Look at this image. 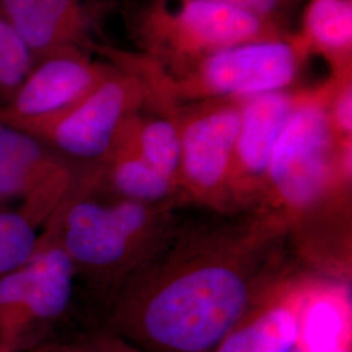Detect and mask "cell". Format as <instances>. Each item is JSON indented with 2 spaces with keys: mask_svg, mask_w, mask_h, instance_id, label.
<instances>
[{
  "mask_svg": "<svg viewBox=\"0 0 352 352\" xmlns=\"http://www.w3.org/2000/svg\"><path fill=\"white\" fill-rule=\"evenodd\" d=\"M289 226L258 208L236 221L175 232L122 283L115 321L162 352H212L277 277Z\"/></svg>",
  "mask_w": 352,
  "mask_h": 352,
  "instance_id": "6da1fadb",
  "label": "cell"
},
{
  "mask_svg": "<svg viewBox=\"0 0 352 352\" xmlns=\"http://www.w3.org/2000/svg\"><path fill=\"white\" fill-rule=\"evenodd\" d=\"M331 81L304 89L269 164L265 208L279 214L300 251L316 264L350 266L352 141L336 135L327 113Z\"/></svg>",
  "mask_w": 352,
  "mask_h": 352,
  "instance_id": "7a4b0ae2",
  "label": "cell"
},
{
  "mask_svg": "<svg viewBox=\"0 0 352 352\" xmlns=\"http://www.w3.org/2000/svg\"><path fill=\"white\" fill-rule=\"evenodd\" d=\"M97 55L119 69L141 77L151 89L145 109L219 98H250L292 88L309 59L292 33L289 38L260 41L217 51L180 74L167 75L136 51L98 42Z\"/></svg>",
  "mask_w": 352,
  "mask_h": 352,
  "instance_id": "3957f363",
  "label": "cell"
},
{
  "mask_svg": "<svg viewBox=\"0 0 352 352\" xmlns=\"http://www.w3.org/2000/svg\"><path fill=\"white\" fill-rule=\"evenodd\" d=\"M135 50L167 75L217 51L289 38L283 20L223 4L192 0H140L118 7Z\"/></svg>",
  "mask_w": 352,
  "mask_h": 352,
  "instance_id": "277c9868",
  "label": "cell"
},
{
  "mask_svg": "<svg viewBox=\"0 0 352 352\" xmlns=\"http://www.w3.org/2000/svg\"><path fill=\"white\" fill-rule=\"evenodd\" d=\"M54 236L76 272L98 282H126L160 251L174 232L170 206L120 199L110 204L84 193L64 199Z\"/></svg>",
  "mask_w": 352,
  "mask_h": 352,
  "instance_id": "5b68a950",
  "label": "cell"
},
{
  "mask_svg": "<svg viewBox=\"0 0 352 352\" xmlns=\"http://www.w3.org/2000/svg\"><path fill=\"white\" fill-rule=\"evenodd\" d=\"M148 84L115 67L87 96L59 113L12 126L45 142L71 161L97 164L128 118L146 107Z\"/></svg>",
  "mask_w": 352,
  "mask_h": 352,
  "instance_id": "8992f818",
  "label": "cell"
},
{
  "mask_svg": "<svg viewBox=\"0 0 352 352\" xmlns=\"http://www.w3.org/2000/svg\"><path fill=\"white\" fill-rule=\"evenodd\" d=\"M245 98L164 104L180 135V188L186 200L232 213L228 174ZM157 107V109H160Z\"/></svg>",
  "mask_w": 352,
  "mask_h": 352,
  "instance_id": "52a82bcc",
  "label": "cell"
},
{
  "mask_svg": "<svg viewBox=\"0 0 352 352\" xmlns=\"http://www.w3.org/2000/svg\"><path fill=\"white\" fill-rule=\"evenodd\" d=\"M76 273L68 253L47 235L25 265L0 278V347L20 351L34 327L63 315Z\"/></svg>",
  "mask_w": 352,
  "mask_h": 352,
  "instance_id": "ba28073f",
  "label": "cell"
},
{
  "mask_svg": "<svg viewBox=\"0 0 352 352\" xmlns=\"http://www.w3.org/2000/svg\"><path fill=\"white\" fill-rule=\"evenodd\" d=\"M300 90L289 88L245 98L232 151L228 193L232 213L258 209L264 201L269 164Z\"/></svg>",
  "mask_w": 352,
  "mask_h": 352,
  "instance_id": "9c48e42d",
  "label": "cell"
},
{
  "mask_svg": "<svg viewBox=\"0 0 352 352\" xmlns=\"http://www.w3.org/2000/svg\"><path fill=\"white\" fill-rule=\"evenodd\" d=\"M118 7L115 0H0V12L24 41L33 64L71 49L91 54Z\"/></svg>",
  "mask_w": 352,
  "mask_h": 352,
  "instance_id": "30bf717a",
  "label": "cell"
},
{
  "mask_svg": "<svg viewBox=\"0 0 352 352\" xmlns=\"http://www.w3.org/2000/svg\"><path fill=\"white\" fill-rule=\"evenodd\" d=\"M69 161L25 132L0 124V197L25 199L20 213L34 226L59 208L74 186Z\"/></svg>",
  "mask_w": 352,
  "mask_h": 352,
  "instance_id": "8fae6325",
  "label": "cell"
},
{
  "mask_svg": "<svg viewBox=\"0 0 352 352\" xmlns=\"http://www.w3.org/2000/svg\"><path fill=\"white\" fill-rule=\"evenodd\" d=\"M115 65L94 59L80 49L60 51L37 63L16 90L0 106V124L14 126L46 118L69 107L109 77Z\"/></svg>",
  "mask_w": 352,
  "mask_h": 352,
  "instance_id": "7c38bea8",
  "label": "cell"
},
{
  "mask_svg": "<svg viewBox=\"0 0 352 352\" xmlns=\"http://www.w3.org/2000/svg\"><path fill=\"white\" fill-rule=\"evenodd\" d=\"M308 276L278 274L212 352H294Z\"/></svg>",
  "mask_w": 352,
  "mask_h": 352,
  "instance_id": "4fadbf2b",
  "label": "cell"
},
{
  "mask_svg": "<svg viewBox=\"0 0 352 352\" xmlns=\"http://www.w3.org/2000/svg\"><path fill=\"white\" fill-rule=\"evenodd\" d=\"M347 283L308 276L299 309V352H351Z\"/></svg>",
  "mask_w": 352,
  "mask_h": 352,
  "instance_id": "5bb4252c",
  "label": "cell"
},
{
  "mask_svg": "<svg viewBox=\"0 0 352 352\" xmlns=\"http://www.w3.org/2000/svg\"><path fill=\"white\" fill-rule=\"evenodd\" d=\"M308 56H320L329 76L352 74V0H308L295 33Z\"/></svg>",
  "mask_w": 352,
  "mask_h": 352,
  "instance_id": "9a60e30c",
  "label": "cell"
},
{
  "mask_svg": "<svg viewBox=\"0 0 352 352\" xmlns=\"http://www.w3.org/2000/svg\"><path fill=\"white\" fill-rule=\"evenodd\" d=\"M113 142L131 149L180 188V135L175 118L167 107L142 109L132 115L119 129Z\"/></svg>",
  "mask_w": 352,
  "mask_h": 352,
  "instance_id": "2e32d148",
  "label": "cell"
},
{
  "mask_svg": "<svg viewBox=\"0 0 352 352\" xmlns=\"http://www.w3.org/2000/svg\"><path fill=\"white\" fill-rule=\"evenodd\" d=\"M94 173L97 180L107 182L120 199L170 208L186 200L173 182L118 142H113L100 164H94Z\"/></svg>",
  "mask_w": 352,
  "mask_h": 352,
  "instance_id": "e0dca14e",
  "label": "cell"
},
{
  "mask_svg": "<svg viewBox=\"0 0 352 352\" xmlns=\"http://www.w3.org/2000/svg\"><path fill=\"white\" fill-rule=\"evenodd\" d=\"M37 244L36 226L24 214L0 212V278L25 265Z\"/></svg>",
  "mask_w": 352,
  "mask_h": 352,
  "instance_id": "ac0fdd59",
  "label": "cell"
},
{
  "mask_svg": "<svg viewBox=\"0 0 352 352\" xmlns=\"http://www.w3.org/2000/svg\"><path fill=\"white\" fill-rule=\"evenodd\" d=\"M331 90L327 113L331 126L343 141H352V74L329 76Z\"/></svg>",
  "mask_w": 352,
  "mask_h": 352,
  "instance_id": "d6986e66",
  "label": "cell"
},
{
  "mask_svg": "<svg viewBox=\"0 0 352 352\" xmlns=\"http://www.w3.org/2000/svg\"><path fill=\"white\" fill-rule=\"evenodd\" d=\"M236 7L250 12L285 20V12L295 0H192Z\"/></svg>",
  "mask_w": 352,
  "mask_h": 352,
  "instance_id": "ffe728a7",
  "label": "cell"
},
{
  "mask_svg": "<svg viewBox=\"0 0 352 352\" xmlns=\"http://www.w3.org/2000/svg\"><path fill=\"white\" fill-rule=\"evenodd\" d=\"M98 352H141L139 349L128 344L120 338H104L102 340Z\"/></svg>",
  "mask_w": 352,
  "mask_h": 352,
  "instance_id": "44dd1931",
  "label": "cell"
},
{
  "mask_svg": "<svg viewBox=\"0 0 352 352\" xmlns=\"http://www.w3.org/2000/svg\"><path fill=\"white\" fill-rule=\"evenodd\" d=\"M39 352H89L85 350H81V349H75V347H51V349H46V350H42ZM98 352V351H97Z\"/></svg>",
  "mask_w": 352,
  "mask_h": 352,
  "instance_id": "7402d4cb",
  "label": "cell"
},
{
  "mask_svg": "<svg viewBox=\"0 0 352 352\" xmlns=\"http://www.w3.org/2000/svg\"><path fill=\"white\" fill-rule=\"evenodd\" d=\"M0 352H20L16 350H11V349H6V347H0Z\"/></svg>",
  "mask_w": 352,
  "mask_h": 352,
  "instance_id": "603a6c76",
  "label": "cell"
},
{
  "mask_svg": "<svg viewBox=\"0 0 352 352\" xmlns=\"http://www.w3.org/2000/svg\"><path fill=\"white\" fill-rule=\"evenodd\" d=\"M294 352H299V351H298V350H296V349H295V351H294Z\"/></svg>",
  "mask_w": 352,
  "mask_h": 352,
  "instance_id": "cb8c5ba5",
  "label": "cell"
},
{
  "mask_svg": "<svg viewBox=\"0 0 352 352\" xmlns=\"http://www.w3.org/2000/svg\"><path fill=\"white\" fill-rule=\"evenodd\" d=\"M295 1H296V0H295Z\"/></svg>",
  "mask_w": 352,
  "mask_h": 352,
  "instance_id": "d4e9b609",
  "label": "cell"
}]
</instances>
